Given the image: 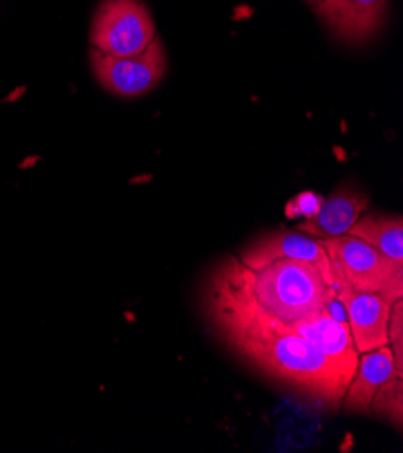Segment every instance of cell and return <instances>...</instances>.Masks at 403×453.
Masks as SVG:
<instances>
[{"mask_svg": "<svg viewBox=\"0 0 403 453\" xmlns=\"http://www.w3.org/2000/svg\"><path fill=\"white\" fill-rule=\"evenodd\" d=\"M337 300L335 286L302 260L277 258L257 267L229 260L212 279V307L252 314L274 324H293L326 311Z\"/></svg>", "mask_w": 403, "mask_h": 453, "instance_id": "cell-1", "label": "cell"}, {"mask_svg": "<svg viewBox=\"0 0 403 453\" xmlns=\"http://www.w3.org/2000/svg\"><path fill=\"white\" fill-rule=\"evenodd\" d=\"M210 309L222 336L253 365L324 404L342 403L349 381L315 345L239 312Z\"/></svg>", "mask_w": 403, "mask_h": 453, "instance_id": "cell-2", "label": "cell"}, {"mask_svg": "<svg viewBox=\"0 0 403 453\" xmlns=\"http://www.w3.org/2000/svg\"><path fill=\"white\" fill-rule=\"evenodd\" d=\"M335 275V291L345 286L353 291L375 293L394 303L403 296V265L389 260L368 242L353 235L319 239Z\"/></svg>", "mask_w": 403, "mask_h": 453, "instance_id": "cell-3", "label": "cell"}, {"mask_svg": "<svg viewBox=\"0 0 403 453\" xmlns=\"http://www.w3.org/2000/svg\"><path fill=\"white\" fill-rule=\"evenodd\" d=\"M156 38V24L143 0H102L89 33L91 50L109 57L138 55Z\"/></svg>", "mask_w": 403, "mask_h": 453, "instance_id": "cell-4", "label": "cell"}, {"mask_svg": "<svg viewBox=\"0 0 403 453\" xmlns=\"http://www.w3.org/2000/svg\"><path fill=\"white\" fill-rule=\"evenodd\" d=\"M91 67L107 93L120 98L143 96L159 85L167 73L163 42L156 38L142 53L130 57H109L91 50Z\"/></svg>", "mask_w": 403, "mask_h": 453, "instance_id": "cell-5", "label": "cell"}, {"mask_svg": "<svg viewBox=\"0 0 403 453\" xmlns=\"http://www.w3.org/2000/svg\"><path fill=\"white\" fill-rule=\"evenodd\" d=\"M217 309H225V307H217ZM227 311H232V309H227ZM234 312H237V311H234ZM239 314L248 316V319H253L264 326L298 334L300 338L315 345L328 359H331L335 367L340 371V374L349 383L354 378L360 354H358V350L353 343L347 322L337 319V316H333L329 312V309L311 314V316H307V319L293 322V324H274V322L257 319V316H252V314H244V312H239Z\"/></svg>", "mask_w": 403, "mask_h": 453, "instance_id": "cell-6", "label": "cell"}, {"mask_svg": "<svg viewBox=\"0 0 403 453\" xmlns=\"http://www.w3.org/2000/svg\"><path fill=\"white\" fill-rule=\"evenodd\" d=\"M337 300L347 314V327L358 354L389 345V320L392 303L375 293L337 288Z\"/></svg>", "mask_w": 403, "mask_h": 453, "instance_id": "cell-7", "label": "cell"}, {"mask_svg": "<svg viewBox=\"0 0 403 453\" xmlns=\"http://www.w3.org/2000/svg\"><path fill=\"white\" fill-rule=\"evenodd\" d=\"M389 0H321L319 19L345 43H366L376 36L387 19Z\"/></svg>", "mask_w": 403, "mask_h": 453, "instance_id": "cell-8", "label": "cell"}, {"mask_svg": "<svg viewBox=\"0 0 403 453\" xmlns=\"http://www.w3.org/2000/svg\"><path fill=\"white\" fill-rule=\"evenodd\" d=\"M277 258H293L315 265L321 273L335 286L331 260L319 239L297 232H279L252 244L239 260L248 267H257Z\"/></svg>", "mask_w": 403, "mask_h": 453, "instance_id": "cell-9", "label": "cell"}, {"mask_svg": "<svg viewBox=\"0 0 403 453\" xmlns=\"http://www.w3.org/2000/svg\"><path fill=\"white\" fill-rule=\"evenodd\" d=\"M368 210V197L353 188H340L329 197L322 199L311 215L297 226V232L315 237L333 239L347 235Z\"/></svg>", "mask_w": 403, "mask_h": 453, "instance_id": "cell-10", "label": "cell"}, {"mask_svg": "<svg viewBox=\"0 0 403 453\" xmlns=\"http://www.w3.org/2000/svg\"><path fill=\"white\" fill-rule=\"evenodd\" d=\"M403 378L389 345L360 354L358 369L345 390V406L354 412H369L375 392L392 378Z\"/></svg>", "mask_w": 403, "mask_h": 453, "instance_id": "cell-11", "label": "cell"}, {"mask_svg": "<svg viewBox=\"0 0 403 453\" xmlns=\"http://www.w3.org/2000/svg\"><path fill=\"white\" fill-rule=\"evenodd\" d=\"M353 235L373 246L389 260L403 265V220L401 217L368 215L360 217L349 230Z\"/></svg>", "mask_w": 403, "mask_h": 453, "instance_id": "cell-12", "label": "cell"}, {"mask_svg": "<svg viewBox=\"0 0 403 453\" xmlns=\"http://www.w3.org/2000/svg\"><path fill=\"white\" fill-rule=\"evenodd\" d=\"M369 412L394 423L401 428L403 421V378H392L385 381L373 395Z\"/></svg>", "mask_w": 403, "mask_h": 453, "instance_id": "cell-13", "label": "cell"}, {"mask_svg": "<svg viewBox=\"0 0 403 453\" xmlns=\"http://www.w3.org/2000/svg\"><path fill=\"white\" fill-rule=\"evenodd\" d=\"M389 347L392 350L398 371L403 372V305H401V300H396L391 309Z\"/></svg>", "mask_w": 403, "mask_h": 453, "instance_id": "cell-14", "label": "cell"}, {"mask_svg": "<svg viewBox=\"0 0 403 453\" xmlns=\"http://www.w3.org/2000/svg\"><path fill=\"white\" fill-rule=\"evenodd\" d=\"M306 3H307V4H311V6H317V4L321 3V0H306Z\"/></svg>", "mask_w": 403, "mask_h": 453, "instance_id": "cell-15", "label": "cell"}]
</instances>
